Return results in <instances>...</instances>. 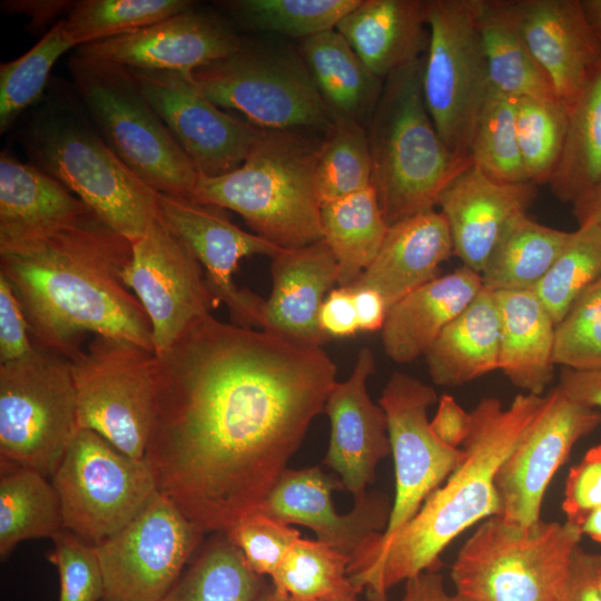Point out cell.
I'll use <instances>...</instances> for the list:
<instances>
[{
  "instance_id": "19",
  "label": "cell",
  "mask_w": 601,
  "mask_h": 601,
  "mask_svg": "<svg viewBox=\"0 0 601 601\" xmlns=\"http://www.w3.org/2000/svg\"><path fill=\"white\" fill-rule=\"evenodd\" d=\"M130 69L199 175L223 176L244 162L260 128L221 111L181 73Z\"/></svg>"
},
{
  "instance_id": "61",
  "label": "cell",
  "mask_w": 601,
  "mask_h": 601,
  "mask_svg": "<svg viewBox=\"0 0 601 601\" xmlns=\"http://www.w3.org/2000/svg\"><path fill=\"white\" fill-rule=\"evenodd\" d=\"M588 20L601 45V0H582Z\"/></svg>"
},
{
  "instance_id": "1",
  "label": "cell",
  "mask_w": 601,
  "mask_h": 601,
  "mask_svg": "<svg viewBox=\"0 0 601 601\" xmlns=\"http://www.w3.org/2000/svg\"><path fill=\"white\" fill-rule=\"evenodd\" d=\"M145 461L157 491L204 533L256 510L286 470L337 375L322 347L216 319L156 354Z\"/></svg>"
},
{
  "instance_id": "57",
  "label": "cell",
  "mask_w": 601,
  "mask_h": 601,
  "mask_svg": "<svg viewBox=\"0 0 601 601\" xmlns=\"http://www.w3.org/2000/svg\"><path fill=\"white\" fill-rule=\"evenodd\" d=\"M401 601H455V595L446 590L443 575L432 569L406 581Z\"/></svg>"
},
{
  "instance_id": "35",
  "label": "cell",
  "mask_w": 601,
  "mask_h": 601,
  "mask_svg": "<svg viewBox=\"0 0 601 601\" xmlns=\"http://www.w3.org/2000/svg\"><path fill=\"white\" fill-rule=\"evenodd\" d=\"M323 240L338 264V285L352 286L378 253L388 225L373 186L322 205Z\"/></svg>"
},
{
  "instance_id": "41",
  "label": "cell",
  "mask_w": 601,
  "mask_h": 601,
  "mask_svg": "<svg viewBox=\"0 0 601 601\" xmlns=\"http://www.w3.org/2000/svg\"><path fill=\"white\" fill-rule=\"evenodd\" d=\"M195 7L189 0H81L62 19L76 48L149 27Z\"/></svg>"
},
{
  "instance_id": "24",
  "label": "cell",
  "mask_w": 601,
  "mask_h": 601,
  "mask_svg": "<svg viewBox=\"0 0 601 601\" xmlns=\"http://www.w3.org/2000/svg\"><path fill=\"white\" fill-rule=\"evenodd\" d=\"M536 195L538 186L530 181H497L473 164L460 173L442 191L437 207L462 265L481 274L506 225L526 214Z\"/></svg>"
},
{
  "instance_id": "25",
  "label": "cell",
  "mask_w": 601,
  "mask_h": 601,
  "mask_svg": "<svg viewBox=\"0 0 601 601\" xmlns=\"http://www.w3.org/2000/svg\"><path fill=\"white\" fill-rule=\"evenodd\" d=\"M272 290L265 299L260 328L287 341L322 347L329 338L318 325L321 306L338 285V264L322 239L282 249L272 257Z\"/></svg>"
},
{
  "instance_id": "13",
  "label": "cell",
  "mask_w": 601,
  "mask_h": 601,
  "mask_svg": "<svg viewBox=\"0 0 601 601\" xmlns=\"http://www.w3.org/2000/svg\"><path fill=\"white\" fill-rule=\"evenodd\" d=\"M63 529L97 545L130 523L157 492L148 463L79 428L51 476Z\"/></svg>"
},
{
  "instance_id": "32",
  "label": "cell",
  "mask_w": 601,
  "mask_h": 601,
  "mask_svg": "<svg viewBox=\"0 0 601 601\" xmlns=\"http://www.w3.org/2000/svg\"><path fill=\"white\" fill-rule=\"evenodd\" d=\"M299 56L332 117L366 126L383 89L373 73L336 30L302 40Z\"/></svg>"
},
{
  "instance_id": "53",
  "label": "cell",
  "mask_w": 601,
  "mask_h": 601,
  "mask_svg": "<svg viewBox=\"0 0 601 601\" xmlns=\"http://www.w3.org/2000/svg\"><path fill=\"white\" fill-rule=\"evenodd\" d=\"M318 325L328 338L349 337L359 331L351 287L337 286L327 294L319 309Z\"/></svg>"
},
{
  "instance_id": "50",
  "label": "cell",
  "mask_w": 601,
  "mask_h": 601,
  "mask_svg": "<svg viewBox=\"0 0 601 601\" xmlns=\"http://www.w3.org/2000/svg\"><path fill=\"white\" fill-rule=\"evenodd\" d=\"M601 506V444L589 449L568 474L562 511L566 522L581 528L587 516Z\"/></svg>"
},
{
  "instance_id": "30",
  "label": "cell",
  "mask_w": 601,
  "mask_h": 601,
  "mask_svg": "<svg viewBox=\"0 0 601 601\" xmlns=\"http://www.w3.org/2000/svg\"><path fill=\"white\" fill-rule=\"evenodd\" d=\"M501 371L525 393L542 395L554 377L555 322L533 290L496 292Z\"/></svg>"
},
{
  "instance_id": "63",
  "label": "cell",
  "mask_w": 601,
  "mask_h": 601,
  "mask_svg": "<svg viewBox=\"0 0 601 601\" xmlns=\"http://www.w3.org/2000/svg\"><path fill=\"white\" fill-rule=\"evenodd\" d=\"M329 601H357V599H337V600H329Z\"/></svg>"
},
{
  "instance_id": "11",
  "label": "cell",
  "mask_w": 601,
  "mask_h": 601,
  "mask_svg": "<svg viewBox=\"0 0 601 601\" xmlns=\"http://www.w3.org/2000/svg\"><path fill=\"white\" fill-rule=\"evenodd\" d=\"M481 4L482 0H427L423 96L442 140L463 158H470L491 88L479 29Z\"/></svg>"
},
{
  "instance_id": "59",
  "label": "cell",
  "mask_w": 601,
  "mask_h": 601,
  "mask_svg": "<svg viewBox=\"0 0 601 601\" xmlns=\"http://www.w3.org/2000/svg\"><path fill=\"white\" fill-rule=\"evenodd\" d=\"M578 225L595 223L601 226V183L572 205Z\"/></svg>"
},
{
  "instance_id": "36",
  "label": "cell",
  "mask_w": 601,
  "mask_h": 601,
  "mask_svg": "<svg viewBox=\"0 0 601 601\" xmlns=\"http://www.w3.org/2000/svg\"><path fill=\"white\" fill-rule=\"evenodd\" d=\"M568 114L563 151L549 186L559 200L573 205L601 183V61Z\"/></svg>"
},
{
  "instance_id": "45",
  "label": "cell",
  "mask_w": 601,
  "mask_h": 601,
  "mask_svg": "<svg viewBox=\"0 0 601 601\" xmlns=\"http://www.w3.org/2000/svg\"><path fill=\"white\" fill-rule=\"evenodd\" d=\"M569 114L558 99L519 98L516 132L526 180L551 181L563 151Z\"/></svg>"
},
{
  "instance_id": "18",
  "label": "cell",
  "mask_w": 601,
  "mask_h": 601,
  "mask_svg": "<svg viewBox=\"0 0 601 601\" xmlns=\"http://www.w3.org/2000/svg\"><path fill=\"white\" fill-rule=\"evenodd\" d=\"M159 215L186 244L205 269L216 303L227 306L235 325L260 327L265 299L240 289L233 275L250 255L275 256L283 248L248 233L227 217L225 209L191 198L158 193Z\"/></svg>"
},
{
  "instance_id": "20",
  "label": "cell",
  "mask_w": 601,
  "mask_h": 601,
  "mask_svg": "<svg viewBox=\"0 0 601 601\" xmlns=\"http://www.w3.org/2000/svg\"><path fill=\"white\" fill-rule=\"evenodd\" d=\"M243 43L219 16L193 7L134 32L80 46L75 55L188 76L237 51Z\"/></svg>"
},
{
  "instance_id": "37",
  "label": "cell",
  "mask_w": 601,
  "mask_h": 601,
  "mask_svg": "<svg viewBox=\"0 0 601 601\" xmlns=\"http://www.w3.org/2000/svg\"><path fill=\"white\" fill-rule=\"evenodd\" d=\"M63 529L58 494L41 473L16 466L1 467L0 556L28 539H53Z\"/></svg>"
},
{
  "instance_id": "39",
  "label": "cell",
  "mask_w": 601,
  "mask_h": 601,
  "mask_svg": "<svg viewBox=\"0 0 601 601\" xmlns=\"http://www.w3.org/2000/svg\"><path fill=\"white\" fill-rule=\"evenodd\" d=\"M259 575L226 536L205 546L160 601H256Z\"/></svg>"
},
{
  "instance_id": "47",
  "label": "cell",
  "mask_w": 601,
  "mask_h": 601,
  "mask_svg": "<svg viewBox=\"0 0 601 601\" xmlns=\"http://www.w3.org/2000/svg\"><path fill=\"white\" fill-rule=\"evenodd\" d=\"M554 363L572 370L601 368V278L587 288L555 325Z\"/></svg>"
},
{
  "instance_id": "56",
  "label": "cell",
  "mask_w": 601,
  "mask_h": 601,
  "mask_svg": "<svg viewBox=\"0 0 601 601\" xmlns=\"http://www.w3.org/2000/svg\"><path fill=\"white\" fill-rule=\"evenodd\" d=\"M348 287L353 290L359 331L375 332L382 329L388 311L382 295L370 287Z\"/></svg>"
},
{
  "instance_id": "16",
  "label": "cell",
  "mask_w": 601,
  "mask_h": 601,
  "mask_svg": "<svg viewBox=\"0 0 601 601\" xmlns=\"http://www.w3.org/2000/svg\"><path fill=\"white\" fill-rule=\"evenodd\" d=\"M131 245L121 277L148 314L155 354H159L209 315L217 303L201 265L160 215Z\"/></svg>"
},
{
  "instance_id": "44",
  "label": "cell",
  "mask_w": 601,
  "mask_h": 601,
  "mask_svg": "<svg viewBox=\"0 0 601 601\" xmlns=\"http://www.w3.org/2000/svg\"><path fill=\"white\" fill-rule=\"evenodd\" d=\"M516 101L491 86L470 148L472 164L502 183L528 181L518 141Z\"/></svg>"
},
{
  "instance_id": "46",
  "label": "cell",
  "mask_w": 601,
  "mask_h": 601,
  "mask_svg": "<svg viewBox=\"0 0 601 601\" xmlns=\"http://www.w3.org/2000/svg\"><path fill=\"white\" fill-rule=\"evenodd\" d=\"M76 48L68 37L63 20L52 28L24 55L0 66V130L4 132L17 117L42 95L55 62Z\"/></svg>"
},
{
  "instance_id": "23",
  "label": "cell",
  "mask_w": 601,
  "mask_h": 601,
  "mask_svg": "<svg viewBox=\"0 0 601 601\" xmlns=\"http://www.w3.org/2000/svg\"><path fill=\"white\" fill-rule=\"evenodd\" d=\"M374 372V354L363 347L351 375L334 384L324 406L331 422L325 463L339 475L354 500L366 494L378 462L391 453L386 414L366 390V381Z\"/></svg>"
},
{
  "instance_id": "52",
  "label": "cell",
  "mask_w": 601,
  "mask_h": 601,
  "mask_svg": "<svg viewBox=\"0 0 601 601\" xmlns=\"http://www.w3.org/2000/svg\"><path fill=\"white\" fill-rule=\"evenodd\" d=\"M559 601H601V554L575 548Z\"/></svg>"
},
{
  "instance_id": "42",
  "label": "cell",
  "mask_w": 601,
  "mask_h": 601,
  "mask_svg": "<svg viewBox=\"0 0 601 601\" xmlns=\"http://www.w3.org/2000/svg\"><path fill=\"white\" fill-rule=\"evenodd\" d=\"M601 278V226L585 223L571 238L533 292L555 324L578 297Z\"/></svg>"
},
{
  "instance_id": "38",
  "label": "cell",
  "mask_w": 601,
  "mask_h": 601,
  "mask_svg": "<svg viewBox=\"0 0 601 601\" xmlns=\"http://www.w3.org/2000/svg\"><path fill=\"white\" fill-rule=\"evenodd\" d=\"M351 559L318 540L297 539L273 573L274 592L287 601L357 599Z\"/></svg>"
},
{
  "instance_id": "26",
  "label": "cell",
  "mask_w": 601,
  "mask_h": 601,
  "mask_svg": "<svg viewBox=\"0 0 601 601\" xmlns=\"http://www.w3.org/2000/svg\"><path fill=\"white\" fill-rule=\"evenodd\" d=\"M454 255L449 224L435 209L388 226L375 258L352 286L377 290L387 307L440 276V266Z\"/></svg>"
},
{
  "instance_id": "27",
  "label": "cell",
  "mask_w": 601,
  "mask_h": 601,
  "mask_svg": "<svg viewBox=\"0 0 601 601\" xmlns=\"http://www.w3.org/2000/svg\"><path fill=\"white\" fill-rule=\"evenodd\" d=\"M482 288L481 275L462 265L401 298L388 308L381 329L385 354L397 364L424 356Z\"/></svg>"
},
{
  "instance_id": "22",
  "label": "cell",
  "mask_w": 601,
  "mask_h": 601,
  "mask_svg": "<svg viewBox=\"0 0 601 601\" xmlns=\"http://www.w3.org/2000/svg\"><path fill=\"white\" fill-rule=\"evenodd\" d=\"M530 52L565 108L601 61V45L582 0H504Z\"/></svg>"
},
{
  "instance_id": "29",
  "label": "cell",
  "mask_w": 601,
  "mask_h": 601,
  "mask_svg": "<svg viewBox=\"0 0 601 601\" xmlns=\"http://www.w3.org/2000/svg\"><path fill=\"white\" fill-rule=\"evenodd\" d=\"M91 211L63 184L7 151L0 156V244L70 225Z\"/></svg>"
},
{
  "instance_id": "4",
  "label": "cell",
  "mask_w": 601,
  "mask_h": 601,
  "mask_svg": "<svg viewBox=\"0 0 601 601\" xmlns=\"http://www.w3.org/2000/svg\"><path fill=\"white\" fill-rule=\"evenodd\" d=\"M306 130L260 129L244 162L217 177L199 175L191 199L239 214L279 248L323 239L315 166L322 139Z\"/></svg>"
},
{
  "instance_id": "60",
  "label": "cell",
  "mask_w": 601,
  "mask_h": 601,
  "mask_svg": "<svg viewBox=\"0 0 601 601\" xmlns=\"http://www.w3.org/2000/svg\"><path fill=\"white\" fill-rule=\"evenodd\" d=\"M580 529L582 534H587L593 541L601 543V506L587 516Z\"/></svg>"
},
{
  "instance_id": "21",
  "label": "cell",
  "mask_w": 601,
  "mask_h": 601,
  "mask_svg": "<svg viewBox=\"0 0 601 601\" xmlns=\"http://www.w3.org/2000/svg\"><path fill=\"white\" fill-rule=\"evenodd\" d=\"M339 489L341 481L319 466L286 469L257 510L311 529L319 542L352 559L373 534L386 529L391 510L380 495L365 494L354 500L348 513L338 514L332 493Z\"/></svg>"
},
{
  "instance_id": "34",
  "label": "cell",
  "mask_w": 601,
  "mask_h": 601,
  "mask_svg": "<svg viewBox=\"0 0 601 601\" xmlns=\"http://www.w3.org/2000/svg\"><path fill=\"white\" fill-rule=\"evenodd\" d=\"M479 29L490 83L494 89L516 99H558L551 81L530 52L504 0H482Z\"/></svg>"
},
{
  "instance_id": "10",
  "label": "cell",
  "mask_w": 601,
  "mask_h": 601,
  "mask_svg": "<svg viewBox=\"0 0 601 601\" xmlns=\"http://www.w3.org/2000/svg\"><path fill=\"white\" fill-rule=\"evenodd\" d=\"M210 102L266 130L322 132L333 117L299 53L247 47L185 76Z\"/></svg>"
},
{
  "instance_id": "40",
  "label": "cell",
  "mask_w": 601,
  "mask_h": 601,
  "mask_svg": "<svg viewBox=\"0 0 601 601\" xmlns=\"http://www.w3.org/2000/svg\"><path fill=\"white\" fill-rule=\"evenodd\" d=\"M321 204H327L372 186V164L366 127L334 116L322 138L315 166Z\"/></svg>"
},
{
  "instance_id": "54",
  "label": "cell",
  "mask_w": 601,
  "mask_h": 601,
  "mask_svg": "<svg viewBox=\"0 0 601 601\" xmlns=\"http://www.w3.org/2000/svg\"><path fill=\"white\" fill-rule=\"evenodd\" d=\"M435 435L452 447L463 446L471 431V413H467L452 395L443 394L437 410L430 421Z\"/></svg>"
},
{
  "instance_id": "49",
  "label": "cell",
  "mask_w": 601,
  "mask_h": 601,
  "mask_svg": "<svg viewBox=\"0 0 601 601\" xmlns=\"http://www.w3.org/2000/svg\"><path fill=\"white\" fill-rule=\"evenodd\" d=\"M52 541L48 560L59 573V601H100L104 581L95 545L67 530Z\"/></svg>"
},
{
  "instance_id": "17",
  "label": "cell",
  "mask_w": 601,
  "mask_h": 601,
  "mask_svg": "<svg viewBox=\"0 0 601 601\" xmlns=\"http://www.w3.org/2000/svg\"><path fill=\"white\" fill-rule=\"evenodd\" d=\"M601 425V411L582 404L559 386L544 402L495 475L499 516L520 525L541 520L545 491L575 443Z\"/></svg>"
},
{
  "instance_id": "31",
  "label": "cell",
  "mask_w": 601,
  "mask_h": 601,
  "mask_svg": "<svg viewBox=\"0 0 601 601\" xmlns=\"http://www.w3.org/2000/svg\"><path fill=\"white\" fill-rule=\"evenodd\" d=\"M500 314L495 294L482 288L425 353L432 381L460 386L500 368Z\"/></svg>"
},
{
  "instance_id": "7",
  "label": "cell",
  "mask_w": 601,
  "mask_h": 601,
  "mask_svg": "<svg viewBox=\"0 0 601 601\" xmlns=\"http://www.w3.org/2000/svg\"><path fill=\"white\" fill-rule=\"evenodd\" d=\"M75 89L112 151L158 193L190 198L199 174L130 68L73 55Z\"/></svg>"
},
{
  "instance_id": "5",
  "label": "cell",
  "mask_w": 601,
  "mask_h": 601,
  "mask_svg": "<svg viewBox=\"0 0 601 601\" xmlns=\"http://www.w3.org/2000/svg\"><path fill=\"white\" fill-rule=\"evenodd\" d=\"M423 57L388 75L366 124L372 186L388 226L435 209L445 187L472 165L442 140L422 89Z\"/></svg>"
},
{
  "instance_id": "3",
  "label": "cell",
  "mask_w": 601,
  "mask_h": 601,
  "mask_svg": "<svg viewBox=\"0 0 601 601\" xmlns=\"http://www.w3.org/2000/svg\"><path fill=\"white\" fill-rule=\"evenodd\" d=\"M544 395L523 393L504 408L484 397L471 412L463 463L391 534H373L352 556L348 577L374 601L402 581L432 570L440 554L461 533L500 511L495 475L536 416Z\"/></svg>"
},
{
  "instance_id": "43",
  "label": "cell",
  "mask_w": 601,
  "mask_h": 601,
  "mask_svg": "<svg viewBox=\"0 0 601 601\" xmlns=\"http://www.w3.org/2000/svg\"><path fill=\"white\" fill-rule=\"evenodd\" d=\"M361 0H234L225 2L243 26L302 40L333 30Z\"/></svg>"
},
{
  "instance_id": "6",
  "label": "cell",
  "mask_w": 601,
  "mask_h": 601,
  "mask_svg": "<svg viewBox=\"0 0 601 601\" xmlns=\"http://www.w3.org/2000/svg\"><path fill=\"white\" fill-rule=\"evenodd\" d=\"M581 536L566 521L525 526L493 515L455 558V594L466 601H559Z\"/></svg>"
},
{
  "instance_id": "14",
  "label": "cell",
  "mask_w": 601,
  "mask_h": 601,
  "mask_svg": "<svg viewBox=\"0 0 601 601\" xmlns=\"http://www.w3.org/2000/svg\"><path fill=\"white\" fill-rule=\"evenodd\" d=\"M203 535L157 491L130 523L95 545L104 581L100 601H160Z\"/></svg>"
},
{
  "instance_id": "28",
  "label": "cell",
  "mask_w": 601,
  "mask_h": 601,
  "mask_svg": "<svg viewBox=\"0 0 601 601\" xmlns=\"http://www.w3.org/2000/svg\"><path fill=\"white\" fill-rule=\"evenodd\" d=\"M427 0H361L336 26L381 79L422 58L428 41Z\"/></svg>"
},
{
  "instance_id": "58",
  "label": "cell",
  "mask_w": 601,
  "mask_h": 601,
  "mask_svg": "<svg viewBox=\"0 0 601 601\" xmlns=\"http://www.w3.org/2000/svg\"><path fill=\"white\" fill-rule=\"evenodd\" d=\"M71 1H6L2 7L8 11L23 12L31 18L32 24L39 27L51 21L60 12L68 13Z\"/></svg>"
},
{
  "instance_id": "51",
  "label": "cell",
  "mask_w": 601,
  "mask_h": 601,
  "mask_svg": "<svg viewBox=\"0 0 601 601\" xmlns=\"http://www.w3.org/2000/svg\"><path fill=\"white\" fill-rule=\"evenodd\" d=\"M35 347L21 304L0 274V363L21 358Z\"/></svg>"
},
{
  "instance_id": "62",
  "label": "cell",
  "mask_w": 601,
  "mask_h": 601,
  "mask_svg": "<svg viewBox=\"0 0 601 601\" xmlns=\"http://www.w3.org/2000/svg\"><path fill=\"white\" fill-rule=\"evenodd\" d=\"M256 601H287V600L278 595L274 591H267L265 593H259Z\"/></svg>"
},
{
  "instance_id": "15",
  "label": "cell",
  "mask_w": 601,
  "mask_h": 601,
  "mask_svg": "<svg viewBox=\"0 0 601 601\" xmlns=\"http://www.w3.org/2000/svg\"><path fill=\"white\" fill-rule=\"evenodd\" d=\"M436 401L432 386L397 372L378 400L387 418L395 467V497L384 534L408 522L466 456L463 449L446 445L433 432L427 411Z\"/></svg>"
},
{
  "instance_id": "2",
  "label": "cell",
  "mask_w": 601,
  "mask_h": 601,
  "mask_svg": "<svg viewBox=\"0 0 601 601\" xmlns=\"http://www.w3.org/2000/svg\"><path fill=\"white\" fill-rule=\"evenodd\" d=\"M131 253V242L92 211L0 244V274L21 304L35 346L70 359L91 333L155 353L148 314L121 277Z\"/></svg>"
},
{
  "instance_id": "55",
  "label": "cell",
  "mask_w": 601,
  "mask_h": 601,
  "mask_svg": "<svg viewBox=\"0 0 601 601\" xmlns=\"http://www.w3.org/2000/svg\"><path fill=\"white\" fill-rule=\"evenodd\" d=\"M558 386L575 401L601 408V368L580 371L562 367Z\"/></svg>"
},
{
  "instance_id": "48",
  "label": "cell",
  "mask_w": 601,
  "mask_h": 601,
  "mask_svg": "<svg viewBox=\"0 0 601 601\" xmlns=\"http://www.w3.org/2000/svg\"><path fill=\"white\" fill-rule=\"evenodd\" d=\"M258 575L276 571L300 533L289 524L254 510L223 532Z\"/></svg>"
},
{
  "instance_id": "33",
  "label": "cell",
  "mask_w": 601,
  "mask_h": 601,
  "mask_svg": "<svg viewBox=\"0 0 601 601\" xmlns=\"http://www.w3.org/2000/svg\"><path fill=\"white\" fill-rule=\"evenodd\" d=\"M572 231L521 214L504 228L482 272L483 287L496 292L533 290L560 255Z\"/></svg>"
},
{
  "instance_id": "12",
  "label": "cell",
  "mask_w": 601,
  "mask_h": 601,
  "mask_svg": "<svg viewBox=\"0 0 601 601\" xmlns=\"http://www.w3.org/2000/svg\"><path fill=\"white\" fill-rule=\"evenodd\" d=\"M70 363L79 428L93 431L122 453L145 460L155 405L156 354L122 338L93 335Z\"/></svg>"
},
{
  "instance_id": "9",
  "label": "cell",
  "mask_w": 601,
  "mask_h": 601,
  "mask_svg": "<svg viewBox=\"0 0 601 601\" xmlns=\"http://www.w3.org/2000/svg\"><path fill=\"white\" fill-rule=\"evenodd\" d=\"M79 431L70 359L36 346L0 363V461L52 476Z\"/></svg>"
},
{
  "instance_id": "64",
  "label": "cell",
  "mask_w": 601,
  "mask_h": 601,
  "mask_svg": "<svg viewBox=\"0 0 601 601\" xmlns=\"http://www.w3.org/2000/svg\"><path fill=\"white\" fill-rule=\"evenodd\" d=\"M454 595H455V601H466V600L462 599L461 597L456 595L455 593H454Z\"/></svg>"
},
{
  "instance_id": "8",
  "label": "cell",
  "mask_w": 601,
  "mask_h": 601,
  "mask_svg": "<svg viewBox=\"0 0 601 601\" xmlns=\"http://www.w3.org/2000/svg\"><path fill=\"white\" fill-rule=\"evenodd\" d=\"M24 146L38 168L130 242L159 215L158 191L112 151L97 129L78 117L62 112L41 116L30 126Z\"/></svg>"
}]
</instances>
